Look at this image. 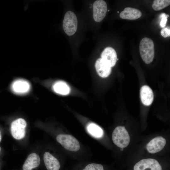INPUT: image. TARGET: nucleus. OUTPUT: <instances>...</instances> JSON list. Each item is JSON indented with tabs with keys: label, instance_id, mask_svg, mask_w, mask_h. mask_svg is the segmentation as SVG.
<instances>
[{
	"label": "nucleus",
	"instance_id": "nucleus-1",
	"mask_svg": "<svg viewBox=\"0 0 170 170\" xmlns=\"http://www.w3.org/2000/svg\"><path fill=\"white\" fill-rule=\"evenodd\" d=\"M139 52L143 61L146 64L151 63L154 56V43L150 38L144 37L139 46Z\"/></svg>",
	"mask_w": 170,
	"mask_h": 170
},
{
	"label": "nucleus",
	"instance_id": "nucleus-2",
	"mask_svg": "<svg viewBox=\"0 0 170 170\" xmlns=\"http://www.w3.org/2000/svg\"><path fill=\"white\" fill-rule=\"evenodd\" d=\"M112 138L114 143L120 148L127 147L130 141L128 133L124 126L116 128L113 132Z\"/></svg>",
	"mask_w": 170,
	"mask_h": 170
},
{
	"label": "nucleus",
	"instance_id": "nucleus-3",
	"mask_svg": "<svg viewBox=\"0 0 170 170\" xmlns=\"http://www.w3.org/2000/svg\"><path fill=\"white\" fill-rule=\"evenodd\" d=\"M63 27L65 32L68 36L73 35L77 27V20L75 13L69 11L65 13L63 21Z\"/></svg>",
	"mask_w": 170,
	"mask_h": 170
},
{
	"label": "nucleus",
	"instance_id": "nucleus-4",
	"mask_svg": "<svg viewBox=\"0 0 170 170\" xmlns=\"http://www.w3.org/2000/svg\"><path fill=\"white\" fill-rule=\"evenodd\" d=\"M57 141L66 149L77 151L80 148L78 141L73 136L67 134H60L56 137Z\"/></svg>",
	"mask_w": 170,
	"mask_h": 170
},
{
	"label": "nucleus",
	"instance_id": "nucleus-5",
	"mask_svg": "<svg viewBox=\"0 0 170 170\" xmlns=\"http://www.w3.org/2000/svg\"><path fill=\"white\" fill-rule=\"evenodd\" d=\"M26 121L22 118L17 119L13 121L11 126V131L13 137L17 139L24 138L26 134Z\"/></svg>",
	"mask_w": 170,
	"mask_h": 170
},
{
	"label": "nucleus",
	"instance_id": "nucleus-6",
	"mask_svg": "<svg viewBox=\"0 0 170 170\" xmlns=\"http://www.w3.org/2000/svg\"><path fill=\"white\" fill-rule=\"evenodd\" d=\"M93 17L96 22H100L104 18L107 12V8L106 2L103 0L95 1L93 5Z\"/></svg>",
	"mask_w": 170,
	"mask_h": 170
},
{
	"label": "nucleus",
	"instance_id": "nucleus-7",
	"mask_svg": "<svg viewBox=\"0 0 170 170\" xmlns=\"http://www.w3.org/2000/svg\"><path fill=\"white\" fill-rule=\"evenodd\" d=\"M134 170H162L161 166L156 160L153 158L142 159L134 165Z\"/></svg>",
	"mask_w": 170,
	"mask_h": 170
},
{
	"label": "nucleus",
	"instance_id": "nucleus-8",
	"mask_svg": "<svg viewBox=\"0 0 170 170\" xmlns=\"http://www.w3.org/2000/svg\"><path fill=\"white\" fill-rule=\"evenodd\" d=\"M166 142V139L162 137L157 136L147 144L146 148L149 153H155L161 150L165 145Z\"/></svg>",
	"mask_w": 170,
	"mask_h": 170
},
{
	"label": "nucleus",
	"instance_id": "nucleus-9",
	"mask_svg": "<svg viewBox=\"0 0 170 170\" xmlns=\"http://www.w3.org/2000/svg\"><path fill=\"white\" fill-rule=\"evenodd\" d=\"M31 86L27 81L18 79L14 81L11 85V89L14 93L22 94H26L30 90Z\"/></svg>",
	"mask_w": 170,
	"mask_h": 170
},
{
	"label": "nucleus",
	"instance_id": "nucleus-10",
	"mask_svg": "<svg viewBox=\"0 0 170 170\" xmlns=\"http://www.w3.org/2000/svg\"><path fill=\"white\" fill-rule=\"evenodd\" d=\"M101 58L111 67L114 66L117 61V54L115 50L111 47L106 48L101 54Z\"/></svg>",
	"mask_w": 170,
	"mask_h": 170
},
{
	"label": "nucleus",
	"instance_id": "nucleus-11",
	"mask_svg": "<svg viewBox=\"0 0 170 170\" xmlns=\"http://www.w3.org/2000/svg\"><path fill=\"white\" fill-rule=\"evenodd\" d=\"M95 67L98 75L102 77H106L111 73V67L101 58L97 60Z\"/></svg>",
	"mask_w": 170,
	"mask_h": 170
},
{
	"label": "nucleus",
	"instance_id": "nucleus-12",
	"mask_svg": "<svg viewBox=\"0 0 170 170\" xmlns=\"http://www.w3.org/2000/svg\"><path fill=\"white\" fill-rule=\"evenodd\" d=\"M140 95L141 101L145 105H150L154 99L153 92L150 88L147 85L143 86L141 88Z\"/></svg>",
	"mask_w": 170,
	"mask_h": 170
},
{
	"label": "nucleus",
	"instance_id": "nucleus-13",
	"mask_svg": "<svg viewBox=\"0 0 170 170\" xmlns=\"http://www.w3.org/2000/svg\"><path fill=\"white\" fill-rule=\"evenodd\" d=\"M44 162L48 170H59L60 167L58 160L49 153L45 152L43 156Z\"/></svg>",
	"mask_w": 170,
	"mask_h": 170
},
{
	"label": "nucleus",
	"instance_id": "nucleus-14",
	"mask_svg": "<svg viewBox=\"0 0 170 170\" xmlns=\"http://www.w3.org/2000/svg\"><path fill=\"white\" fill-rule=\"evenodd\" d=\"M142 13L139 10L131 7L125 8L120 14V17L123 19L134 20L141 17Z\"/></svg>",
	"mask_w": 170,
	"mask_h": 170
},
{
	"label": "nucleus",
	"instance_id": "nucleus-15",
	"mask_svg": "<svg viewBox=\"0 0 170 170\" xmlns=\"http://www.w3.org/2000/svg\"><path fill=\"white\" fill-rule=\"evenodd\" d=\"M40 163L38 155L35 153L31 154L27 157L22 167L23 170H32L38 167Z\"/></svg>",
	"mask_w": 170,
	"mask_h": 170
},
{
	"label": "nucleus",
	"instance_id": "nucleus-16",
	"mask_svg": "<svg viewBox=\"0 0 170 170\" xmlns=\"http://www.w3.org/2000/svg\"><path fill=\"white\" fill-rule=\"evenodd\" d=\"M53 89L56 93L64 95L68 94L70 90L68 86L65 82L61 81L56 82L53 86Z\"/></svg>",
	"mask_w": 170,
	"mask_h": 170
},
{
	"label": "nucleus",
	"instance_id": "nucleus-17",
	"mask_svg": "<svg viewBox=\"0 0 170 170\" xmlns=\"http://www.w3.org/2000/svg\"><path fill=\"white\" fill-rule=\"evenodd\" d=\"M88 132L95 138L102 137L104 134L103 129L98 125L94 123H89L87 127Z\"/></svg>",
	"mask_w": 170,
	"mask_h": 170
},
{
	"label": "nucleus",
	"instance_id": "nucleus-18",
	"mask_svg": "<svg viewBox=\"0 0 170 170\" xmlns=\"http://www.w3.org/2000/svg\"><path fill=\"white\" fill-rule=\"evenodd\" d=\"M170 4L169 0H155L152 5L153 8L156 11L160 10Z\"/></svg>",
	"mask_w": 170,
	"mask_h": 170
},
{
	"label": "nucleus",
	"instance_id": "nucleus-19",
	"mask_svg": "<svg viewBox=\"0 0 170 170\" xmlns=\"http://www.w3.org/2000/svg\"><path fill=\"white\" fill-rule=\"evenodd\" d=\"M82 170H104V168L101 164L93 163L89 164Z\"/></svg>",
	"mask_w": 170,
	"mask_h": 170
},
{
	"label": "nucleus",
	"instance_id": "nucleus-20",
	"mask_svg": "<svg viewBox=\"0 0 170 170\" xmlns=\"http://www.w3.org/2000/svg\"><path fill=\"white\" fill-rule=\"evenodd\" d=\"M160 17L161 20L160 23V25L162 27L164 28L166 26L167 18L169 17V15L165 13H162L161 14Z\"/></svg>",
	"mask_w": 170,
	"mask_h": 170
},
{
	"label": "nucleus",
	"instance_id": "nucleus-21",
	"mask_svg": "<svg viewBox=\"0 0 170 170\" xmlns=\"http://www.w3.org/2000/svg\"><path fill=\"white\" fill-rule=\"evenodd\" d=\"M162 36L165 37L170 36V29L168 27L162 29L161 31Z\"/></svg>",
	"mask_w": 170,
	"mask_h": 170
},
{
	"label": "nucleus",
	"instance_id": "nucleus-22",
	"mask_svg": "<svg viewBox=\"0 0 170 170\" xmlns=\"http://www.w3.org/2000/svg\"><path fill=\"white\" fill-rule=\"evenodd\" d=\"M121 149L120 150L122 151L123 150V148H121Z\"/></svg>",
	"mask_w": 170,
	"mask_h": 170
},
{
	"label": "nucleus",
	"instance_id": "nucleus-23",
	"mask_svg": "<svg viewBox=\"0 0 170 170\" xmlns=\"http://www.w3.org/2000/svg\"><path fill=\"white\" fill-rule=\"evenodd\" d=\"M1 137L0 133V141H1Z\"/></svg>",
	"mask_w": 170,
	"mask_h": 170
},
{
	"label": "nucleus",
	"instance_id": "nucleus-24",
	"mask_svg": "<svg viewBox=\"0 0 170 170\" xmlns=\"http://www.w3.org/2000/svg\"><path fill=\"white\" fill-rule=\"evenodd\" d=\"M1 147H0V151H1Z\"/></svg>",
	"mask_w": 170,
	"mask_h": 170
},
{
	"label": "nucleus",
	"instance_id": "nucleus-25",
	"mask_svg": "<svg viewBox=\"0 0 170 170\" xmlns=\"http://www.w3.org/2000/svg\"><path fill=\"white\" fill-rule=\"evenodd\" d=\"M110 10H108V11H109Z\"/></svg>",
	"mask_w": 170,
	"mask_h": 170
},
{
	"label": "nucleus",
	"instance_id": "nucleus-26",
	"mask_svg": "<svg viewBox=\"0 0 170 170\" xmlns=\"http://www.w3.org/2000/svg\"><path fill=\"white\" fill-rule=\"evenodd\" d=\"M117 13H119V11H118V12H117Z\"/></svg>",
	"mask_w": 170,
	"mask_h": 170
}]
</instances>
